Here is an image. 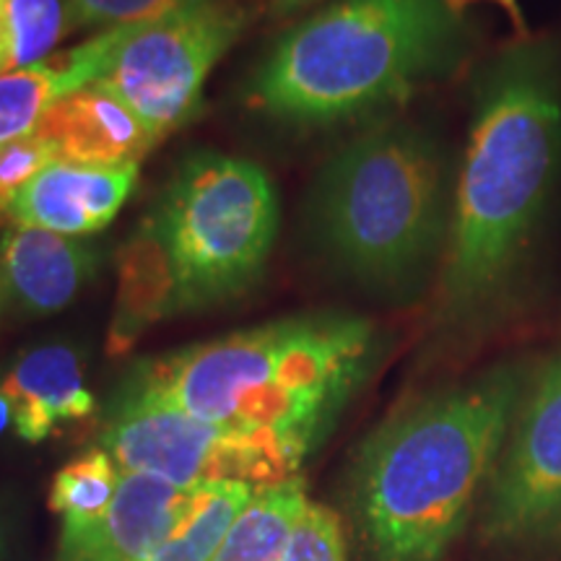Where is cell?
<instances>
[{
	"mask_svg": "<svg viewBox=\"0 0 561 561\" xmlns=\"http://www.w3.org/2000/svg\"><path fill=\"white\" fill-rule=\"evenodd\" d=\"M479 530L507 551L561 543V351L530 369L479 504Z\"/></svg>",
	"mask_w": 561,
	"mask_h": 561,
	"instance_id": "cell-9",
	"label": "cell"
},
{
	"mask_svg": "<svg viewBox=\"0 0 561 561\" xmlns=\"http://www.w3.org/2000/svg\"><path fill=\"white\" fill-rule=\"evenodd\" d=\"M125 37V24L112 26L81 42L73 50L47 58L37 66L9 73L0 79V146L37 128L42 115L87 83L107 73L112 58Z\"/></svg>",
	"mask_w": 561,
	"mask_h": 561,
	"instance_id": "cell-15",
	"label": "cell"
},
{
	"mask_svg": "<svg viewBox=\"0 0 561 561\" xmlns=\"http://www.w3.org/2000/svg\"><path fill=\"white\" fill-rule=\"evenodd\" d=\"M136 180L138 164L87 167L58 159L13 195L5 219L66 237L96 234L125 206Z\"/></svg>",
	"mask_w": 561,
	"mask_h": 561,
	"instance_id": "cell-10",
	"label": "cell"
},
{
	"mask_svg": "<svg viewBox=\"0 0 561 561\" xmlns=\"http://www.w3.org/2000/svg\"><path fill=\"white\" fill-rule=\"evenodd\" d=\"M68 32V0H5L0 79L50 58V50Z\"/></svg>",
	"mask_w": 561,
	"mask_h": 561,
	"instance_id": "cell-18",
	"label": "cell"
},
{
	"mask_svg": "<svg viewBox=\"0 0 561 561\" xmlns=\"http://www.w3.org/2000/svg\"><path fill=\"white\" fill-rule=\"evenodd\" d=\"M276 229V191L261 167L193 153L123 244L112 354L161 320L248 291L268 263Z\"/></svg>",
	"mask_w": 561,
	"mask_h": 561,
	"instance_id": "cell-5",
	"label": "cell"
},
{
	"mask_svg": "<svg viewBox=\"0 0 561 561\" xmlns=\"http://www.w3.org/2000/svg\"><path fill=\"white\" fill-rule=\"evenodd\" d=\"M314 3H318V0H271V3H268V16L276 19V21L291 19V16H297V13L307 11Z\"/></svg>",
	"mask_w": 561,
	"mask_h": 561,
	"instance_id": "cell-24",
	"label": "cell"
},
{
	"mask_svg": "<svg viewBox=\"0 0 561 561\" xmlns=\"http://www.w3.org/2000/svg\"><path fill=\"white\" fill-rule=\"evenodd\" d=\"M9 424H13V413H11L9 401H5V396L0 392V432H3Z\"/></svg>",
	"mask_w": 561,
	"mask_h": 561,
	"instance_id": "cell-25",
	"label": "cell"
},
{
	"mask_svg": "<svg viewBox=\"0 0 561 561\" xmlns=\"http://www.w3.org/2000/svg\"><path fill=\"white\" fill-rule=\"evenodd\" d=\"M53 161H58V151L39 133H30L0 146V224L9 221L5 214H9L13 195Z\"/></svg>",
	"mask_w": 561,
	"mask_h": 561,
	"instance_id": "cell-22",
	"label": "cell"
},
{
	"mask_svg": "<svg viewBox=\"0 0 561 561\" xmlns=\"http://www.w3.org/2000/svg\"><path fill=\"white\" fill-rule=\"evenodd\" d=\"M252 11L240 0H201L167 16L125 24L102 81L151 136H170L198 115L210 70L242 37Z\"/></svg>",
	"mask_w": 561,
	"mask_h": 561,
	"instance_id": "cell-8",
	"label": "cell"
},
{
	"mask_svg": "<svg viewBox=\"0 0 561 561\" xmlns=\"http://www.w3.org/2000/svg\"><path fill=\"white\" fill-rule=\"evenodd\" d=\"M559 182L561 45L523 34L473 83L426 351L479 348L528 312Z\"/></svg>",
	"mask_w": 561,
	"mask_h": 561,
	"instance_id": "cell-1",
	"label": "cell"
},
{
	"mask_svg": "<svg viewBox=\"0 0 561 561\" xmlns=\"http://www.w3.org/2000/svg\"><path fill=\"white\" fill-rule=\"evenodd\" d=\"M11 305V299H9V289H5V280H3V273H0V320H3V312H5V307Z\"/></svg>",
	"mask_w": 561,
	"mask_h": 561,
	"instance_id": "cell-26",
	"label": "cell"
},
{
	"mask_svg": "<svg viewBox=\"0 0 561 561\" xmlns=\"http://www.w3.org/2000/svg\"><path fill=\"white\" fill-rule=\"evenodd\" d=\"M466 3L471 5V9H473L476 3L500 5V9L510 16L512 26H515L517 37H523V34H528V26H525V16H523V11H520V0H466Z\"/></svg>",
	"mask_w": 561,
	"mask_h": 561,
	"instance_id": "cell-23",
	"label": "cell"
},
{
	"mask_svg": "<svg viewBox=\"0 0 561 561\" xmlns=\"http://www.w3.org/2000/svg\"><path fill=\"white\" fill-rule=\"evenodd\" d=\"M255 486L244 481L201 483L187 489L178 523L146 561H210Z\"/></svg>",
	"mask_w": 561,
	"mask_h": 561,
	"instance_id": "cell-17",
	"label": "cell"
},
{
	"mask_svg": "<svg viewBox=\"0 0 561 561\" xmlns=\"http://www.w3.org/2000/svg\"><path fill=\"white\" fill-rule=\"evenodd\" d=\"M123 471L102 447L79 455L55 473L50 489V510L62 523L96 525L107 517L121 489Z\"/></svg>",
	"mask_w": 561,
	"mask_h": 561,
	"instance_id": "cell-19",
	"label": "cell"
},
{
	"mask_svg": "<svg viewBox=\"0 0 561 561\" xmlns=\"http://www.w3.org/2000/svg\"><path fill=\"white\" fill-rule=\"evenodd\" d=\"M307 504L301 476L257 486L210 561H280Z\"/></svg>",
	"mask_w": 561,
	"mask_h": 561,
	"instance_id": "cell-16",
	"label": "cell"
},
{
	"mask_svg": "<svg viewBox=\"0 0 561 561\" xmlns=\"http://www.w3.org/2000/svg\"><path fill=\"white\" fill-rule=\"evenodd\" d=\"M473 45L466 0H333L280 34L244 104L299 130L369 121L460 70Z\"/></svg>",
	"mask_w": 561,
	"mask_h": 561,
	"instance_id": "cell-4",
	"label": "cell"
},
{
	"mask_svg": "<svg viewBox=\"0 0 561 561\" xmlns=\"http://www.w3.org/2000/svg\"><path fill=\"white\" fill-rule=\"evenodd\" d=\"M34 133L50 140L58 159L87 167L140 164L157 138L102 79L62 96Z\"/></svg>",
	"mask_w": 561,
	"mask_h": 561,
	"instance_id": "cell-12",
	"label": "cell"
},
{
	"mask_svg": "<svg viewBox=\"0 0 561 561\" xmlns=\"http://www.w3.org/2000/svg\"><path fill=\"white\" fill-rule=\"evenodd\" d=\"M0 392L11 405L13 430L30 445L47 439L66 421L94 411V396L83 385L79 356L60 343L21 354L5 371Z\"/></svg>",
	"mask_w": 561,
	"mask_h": 561,
	"instance_id": "cell-14",
	"label": "cell"
},
{
	"mask_svg": "<svg viewBox=\"0 0 561 561\" xmlns=\"http://www.w3.org/2000/svg\"><path fill=\"white\" fill-rule=\"evenodd\" d=\"M187 489L149 473H125L96 525L62 523L55 561H146L178 523Z\"/></svg>",
	"mask_w": 561,
	"mask_h": 561,
	"instance_id": "cell-11",
	"label": "cell"
},
{
	"mask_svg": "<svg viewBox=\"0 0 561 561\" xmlns=\"http://www.w3.org/2000/svg\"><path fill=\"white\" fill-rule=\"evenodd\" d=\"M201 0H68L70 32L91 30V26H123L136 21L167 16V13L187 9Z\"/></svg>",
	"mask_w": 561,
	"mask_h": 561,
	"instance_id": "cell-21",
	"label": "cell"
},
{
	"mask_svg": "<svg viewBox=\"0 0 561 561\" xmlns=\"http://www.w3.org/2000/svg\"><path fill=\"white\" fill-rule=\"evenodd\" d=\"M382 348L377 325L362 314L312 312L153 356L123 385L208 424L289 442L310 458Z\"/></svg>",
	"mask_w": 561,
	"mask_h": 561,
	"instance_id": "cell-3",
	"label": "cell"
},
{
	"mask_svg": "<svg viewBox=\"0 0 561 561\" xmlns=\"http://www.w3.org/2000/svg\"><path fill=\"white\" fill-rule=\"evenodd\" d=\"M96 263L94 248L79 237L26 224H11L0 237V273L11 305L34 318L66 310Z\"/></svg>",
	"mask_w": 561,
	"mask_h": 561,
	"instance_id": "cell-13",
	"label": "cell"
},
{
	"mask_svg": "<svg viewBox=\"0 0 561 561\" xmlns=\"http://www.w3.org/2000/svg\"><path fill=\"white\" fill-rule=\"evenodd\" d=\"M100 447L125 473H149L180 489L244 481L271 486L299 476L307 455L273 437L208 424L125 388L104 413Z\"/></svg>",
	"mask_w": 561,
	"mask_h": 561,
	"instance_id": "cell-7",
	"label": "cell"
},
{
	"mask_svg": "<svg viewBox=\"0 0 561 561\" xmlns=\"http://www.w3.org/2000/svg\"><path fill=\"white\" fill-rule=\"evenodd\" d=\"M280 561H346L341 517L325 504L310 500Z\"/></svg>",
	"mask_w": 561,
	"mask_h": 561,
	"instance_id": "cell-20",
	"label": "cell"
},
{
	"mask_svg": "<svg viewBox=\"0 0 561 561\" xmlns=\"http://www.w3.org/2000/svg\"><path fill=\"white\" fill-rule=\"evenodd\" d=\"M447 161L430 133L377 123L325 161L310 229L325 261L377 297L411 299L439 271L450 229Z\"/></svg>",
	"mask_w": 561,
	"mask_h": 561,
	"instance_id": "cell-6",
	"label": "cell"
},
{
	"mask_svg": "<svg viewBox=\"0 0 561 561\" xmlns=\"http://www.w3.org/2000/svg\"><path fill=\"white\" fill-rule=\"evenodd\" d=\"M530 369L504 359L439 385L364 437L346 476L356 559H447L483 500Z\"/></svg>",
	"mask_w": 561,
	"mask_h": 561,
	"instance_id": "cell-2",
	"label": "cell"
}]
</instances>
